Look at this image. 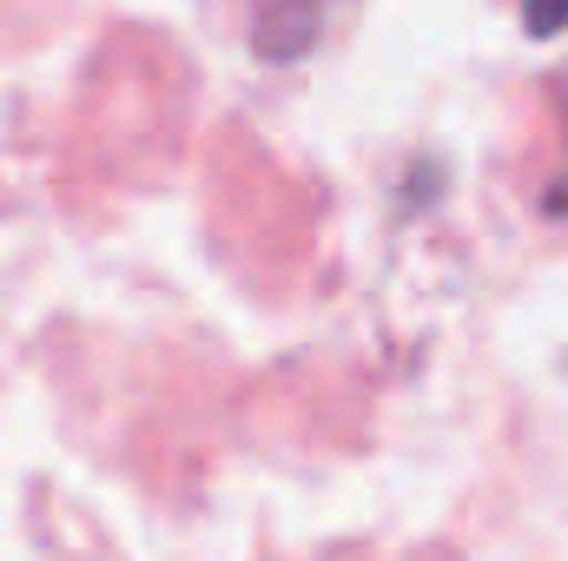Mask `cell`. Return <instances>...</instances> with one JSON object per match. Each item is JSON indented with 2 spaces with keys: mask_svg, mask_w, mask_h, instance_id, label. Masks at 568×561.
<instances>
[{
  "mask_svg": "<svg viewBox=\"0 0 568 561\" xmlns=\"http://www.w3.org/2000/svg\"><path fill=\"white\" fill-rule=\"evenodd\" d=\"M568 20V0H529V27L536 33H549V27H562Z\"/></svg>",
  "mask_w": 568,
  "mask_h": 561,
  "instance_id": "obj_1",
  "label": "cell"
}]
</instances>
